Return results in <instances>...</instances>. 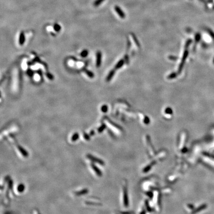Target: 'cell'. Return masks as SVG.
I'll return each instance as SVG.
<instances>
[{
  "label": "cell",
  "instance_id": "obj_1",
  "mask_svg": "<svg viewBox=\"0 0 214 214\" xmlns=\"http://www.w3.org/2000/svg\"><path fill=\"white\" fill-rule=\"evenodd\" d=\"M87 157L89 160H90L91 161H93V162L97 163L100 164H101V165H104V162L102 160H100V159H98L97 158H96V157H94L93 156H92L91 155H90V154L87 155Z\"/></svg>",
  "mask_w": 214,
  "mask_h": 214
},
{
  "label": "cell",
  "instance_id": "obj_2",
  "mask_svg": "<svg viewBox=\"0 0 214 214\" xmlns=\"http://www.w3.org/2000/svg\"><path fill=\"white\" fill-rule=\"evenodd\" d=\"M25 41V35L24 33L22 31L19 35V45L21 46H23Z\"/></svg>",
  "mask_w": 214,
  "mask_h": 214
},
{
  "label": "cell",
  "instance_id": "obj_3",
  "mask_svg": "<svg viewBox=\"0 0 214 214\" xmlns=\"http://www.w3.org/2000/svg\"><path fill=\"white\" fill-rule=\"evenodd\" d=\"M96 59V66L97 67H99L101 63V53L100 52H97Z\"/></svg>",
  "mask_w": 214,
  "mask_h": 214
},
{
  "label": "cell",
  "instance_id": "obj_4",
  "mask_svg": "<svg viewBox=\"0 0 214 214\" xmlns=\"http://www.w3.org/2000/svg\"><path fill=\"white\" fill-rule=\"evenodd\" d=\"M17 148H18L19 151L21 153V154L23 155L24 157H27L28 156V153L26 152V151L24 149V148H23V147H21L20 146H18V147H17Z\"/></svg>",
  "mask_w": 214,
  "mask_h": 214
},
{
  "label": "cell",
  "instance_id": "obj_5",
  "mask_svg": "<svg viewBox=\"0 0 214 214\" xmlns=\"http://www.w3.org/2000/svg\"><path fill=\"white\" fill-rule=\"evenodd\" d=\"M91 165L92 168V169H93L94 172L96 173V174H97L98 176H102L101 172L100 171V169L97 167H96V166L94 164H92V165Z\"/></svg>",
  "mask_w": 214,
  "mask_h": 214
},
{
  "label": "cell",
  "instance_id": "obj_6",
  "mask_svg": "<svg viewBox=\"0 0 214 214\" xmlns=\"http://www.w3.org/2000/svg\"><path fill=\"white\" fill-rule=\"evenodd\" d=\"M88 192V190L85 189L81 190V191L76 192L75 193V195H76L77 196H81V195H85V194L87 193Z\"/></svg>",
  "mask_w": 214,
  "mask_h": 214
},
{
  "label": "cell",
  "instance_id": "obj_7",
  "mask_svg": "<svg viewBox=\"0 0 214 214\" xmlns=\"http://www.w3.org/2000/svg\"><path fill=\"white\" fill-rule=\"evenodd\" d=\"M79 134H78V133H74L73 135H72V136L71 137V141L74 142V141H76L77 140H78V139L79 138Z\"/></svg>",
  "mask_w": 214,
  "mask_h": 214
},
{
  "label": "cell",
  "instance_id": "obj_8",
  "mask_svg": "<svg viewBox=\"0 0 214 214\" xmlns=\"http://www.w3.org/2000/svg\"><path fill=\"white\" fill-rule=\"evenodd\" d=\"M24 189H25V186L23 184H19L18 186V187H17V191H18L19 192H23L24 190Z\"/></svg>",
  "mask_w": 214,
  "mask_h": 214
},
{
  "label": "cell",
  "instance_id": "obj_9",
  "mask_svg": "<svg viewBox=\"0 0 214 214\" xmlns=\"http://www.w3.org/2000/svg\"><path fill=\"white\" fill-rule=\"evenodd\" d=\"M207 207V205L206 204H204L203 205H202V206H201L200 207H199L198 209H197V210H196L194 212V213H197L198 212H200V211H201L202 210L205 209Z\"/></svg>",
  "mask_w": 214,
  "mask_h": 214
},
{
  "label": "cell",
  "instance_id": "obj_10",
  "mask_svg": "<svg viewBox=\"0 0 214 214\" xmlns=\"http://www.w3.org/2000/svg\"><path fill=\"white\" fill-rule=\"evenodd\" d=\"M54 30H55L56 31L59 32L60 30V29H61V26L60 25H59L58 24L56 23L54 25Z\"/></svg>",
  "mask_w": 214,
  "mask_h": 214
},
{
  "label": "cell",
  "instance_id": "obj_11",
  "mask_svg": "<svg viewBox=\"0 0 214 214\" xmlns=\"http://www.w3.org/2000/svg\"><path fill=\"white\" fill-rule=\"evenodd\" d=\"M88 51L86 50H84L80 54L81 56H82V57H83V58L86 57V56H88Z\"/></svg>",
  "mask_w": 214,
  "mask_h": 214
},
{
  "label": "cell",
  "instance_id": "obj_12",
  "mask_svg": "<svg viewBox=\"0 0 214 214\" xmlns=\"http://www.w3.org/2000/svg\"><path fill=\"white\" fill-rule=\"evenodd\" d=\"M85 72L87 74V75H88L89 77H90V78L94 77V74L93 72H92L91 71H88V70H85Z\"/></svg>",
  "mask_w": 214,
  "mask_h": 214
},
{
  "label": "cell",
  "instance_id": "obj_13",
  "mask_svg": "<svg viewBox=\"0 0 214 214\" xmlns=\"http://www.w3.org/2000/svg\"><path fill=\"white\" fill-rule=\"evenodd\" d=\"M104 1V0H96V1H95L94 3V6L95 7H97L99 6Z\"/></svg>",
  "mask_w": 214,
  "mask_h": 214
},
{
  "label": "cell",
  "instance_id": "obj_14",
  "mask_svg": "<svg viewBox=\"0 0 214 214\" xmlns=\"http://www.w3.org/2000/svg\"><path fill=\"white\" fill-rule=\"evenodd\" d=\"M105 127H106V126L105 125H102L101 127H100L99 129H98V132H102L104 130V129L105 128Z\"/></svg>",
  "mask_w": 214,
  "mask_h": 214
},
{
  "label": "cell",
  "instance_id": "obj_15",
  "mask_svg": "<svg viewBox=\"0 0 214 214\" xmlns=\"http://www.w3.org/2000/svg\"><path fill=\"white\" fill-rule=\"evenodd\" d=\"M84 138L86 140H90V137L88 135H87L86 133L84 134Z\"/></svg>",
  "mask_w": 214,
  "mask_h": 214
},
{
  "label": "cell",
  "instance_id": "obj_16",
  "mask_svg": "<svg viewBox=\"0 0 214 214\" xmlns=\"http://www.w3.org/2000/svg\"><path fill=\"white\" fill-rule=\"evenodd\" d=\"M107 106H104L102 107V112H107Z\"/></svg>",
  "mask_w": 214,
  "mask_h": 214
},
{
  "label": "cell",
  "instance_id": "obj_17",
  "mask_svg": "<svg viewBox=\"0 0 214 214\" xmlns=\"http://www.w3.org/2000/svg\"><path fill=\"white\" fill-rule=\"evenodd\" d=\"M47 76L48 77V78H49V79H50V80H52V79H53V76L51 75H50V74H49V73L47 74Z\"/></svg>",
  "mask_w": 214,
  "mask_h": 214
},
{
  "label": "cell",
  "instance_id": "obj_18",
  "mask_svg": "<svg viewBox=\"0 0 214 214\" xmlns=\"http://www.w3.org/2000/svg\"><path fill=\"white\" fill-rule=\"evenodd\" d=\"M205 155L207 156H208V157H211V158L214 159V155H210V154H207V153H205Z\"/></svg>",
  "mask_w": 214,
  "mask_h": 214
},
{
  "label": "cell",
  "instance_id": "obj_19",
  "mask_svg": "<svg viewBox=\"0 0 214 214\" xmlns=\"http://www.w3.org/2000/svg\"><path fill=\"white\" fill-rule=\"evenodd\" d=\"M94 134V131H92L90 132V134L91 135H93Z\"/></svg>",
  "mask_w": 214,
  "mask_h": 214
}]
</instances>
